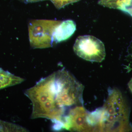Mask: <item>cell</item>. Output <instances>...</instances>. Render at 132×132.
<instances>
[{
  "label": "cell",
  "mask_w": 132,
  "mask_h": 132,
  "mask_svg": "<svg viewBox=\"0 0 132 132\" xmlns=\"http://www.w3.org/2000/svg\"><path fill=\"white\" fill-rule=\"evenodd\" d=\"M130 55L132 59V44L130 46Z\"/></svg>",
  "instance_id": "obj_13"
},
{
  "label": "cell",
  "mask_w": 132,
  "mask_h": 132,
  "mask_svg": "<svg viewBox=\"0 0 132 132\" xmlns=\"http://www.w3.org/2000/svg\"><path fill=\"white\" fill-rule=\"evenodd\" d=\"M43 1H45V0H29L28 3L35 2Z\"/></svg>",
  "instance_id": "obj_12"
},
{
  "label": "cell",
  "mask_w": 132,
  "mask_h": 132,
  "mask_svg": "<svg viewBox=\"0 0 132 132\" xmlns=\"http://www.w3.org/2000/svg\"><path fill=\"white\" fill-rule=\"evenodd\" d=\"M84 88L64 69L42 78L24 93L32 103L31 119L50 120L53 123V130H62L67 109L83 103Z\"/></svg>",
  "instance_id": "obj_1"
},
{
  "label": "cell",
  "mask_w": 132,
  "mask_h": 132,
  "mask_svg": "<svg viewBox=\"0 0 132 132\" xmlns=\"http://www.w3.org/2000/svg\"><path fill=\"white\" fill-rule=\"evenodd\" d=\"M24 81V78L0 68V90L21 84Z\"/></svg>",
  "instance_id": "obj_8"
},
{
  "label": "cell",
  "mask_w": 132,
  "mask_h": 132,
  "mask_svg": "<svg viewBox=\"0 0 132 132\" xmlns=\"http://www.w3.org/2000/svg\"><path fill=\"white\" fill-rule=\"evenodd\" d=\"M21 126L0 120V132H27Z\"/></svg>",
  "instance_id": "obj_9"
},
{
  "label": "cell",
  "mask_w": 132,
  "mask_h": 132,
  "mask_svg": "<svg viewBox=\"0 0 132 132\" xmlns=\"http://www.w3.org/2000/svg\"><path fill=\"white\" fill-rule=\"evenodd\" d=\"M19 1H20L28 3L29 0H19Z\"/></svg>",
  "instance_id": "obj_14"
},
{
  "label": "cell",
  "mask_w": 132,
  "mask_h": 132,
  "mask_svg": "<svg viewBox=\"0 0 132 132\" xmlns=\"http://www.w3.org/2000/svg\"><path fill=\"white\" fill-rule=\"evenodd\" d=\"M98 3L105 7L119 10L130 15L132 11V0H99Z\"/></svg>",
  "instance_id": "obj_7"
},
{
  "label": "cell",
  "mask_w": 132,
  "mask_h": 132,
  "mask_svg": "<svg viewBox=\"0 0 132 132\" xmlns=\"http://www.w3.org/2000/svg\"><path fill=\"white\" fill-rule=\"evenodd\" d=\"M89 114L82 106L71 109L63 119L64 129L73 131H94Z\"/></svg>",
  "instance_id": "obj_5"
},
{
  "label": "cell",
  "mask_w": 132,
  "mask_h": 132,
  "mask_svg": "<svg viewBox=\"0 0 132 132\" xmlns=\"http://www.w3.org/2000/svg\"><path fill=\"white\" fill-rule=\"evenodd\" d=\"M97 131H132L130 123V109L120 91H109L103 107L98 109Z\"/></svg>",
  "instance_id": "obj_2"
},
{
  "label": "cell",
  "mask_w": 132,
  "mask_h": 132,
  "mask_svg": "<svg viewBox=\"0 0 132 132\" xmlns=\"http://www.w3.org/2000/svg\"><path fill=\"white\" fill-rule=\"evenodd\" d=\"M76 29V24L72 20L61 21L55 28L53 40L54 42H61L67 39L72 35Z\"/></svg>",
  "instance_id": "obj_6"
},
{
  "label": "cell",
  "mask_w": 132,
  "mask_h": 132,
  "mask_svg": "<svg viewBox=\"0 0 132 132\" xmlns=\"http://www.w3.org/2000/svg\"><path fill=\"white\" fill-rule=\"evenodd\" d=\"M73 50L79 57L88 61L101 62L105 57L104 43L92 36H79L74 45Z\"/></svg>",
  "instance_id": "obj_4"
},
{
  "label": "cell",
  "mask_w": 132,
  "mask_h": 132,
  "mask_svg": "<svg viewBox=\"0 0 132 132\" xmlns=\"http://www.w3.org/2000/svg\"><path fill=\"white\" fill-rule=\"evenodd\" d=\"M128 86L130 92H131V93L132 94V78L130 80L129 82H128Z\"/></svg>",
  "instance_id": "obj_11"
},
{
  "label": "cell",
  "mask_w": 132,
  "mask_h": 132,
  "mask_svg": "<svg viewBox=\"0 0 132 132\" xmlns=\"http://www.w3.org/2000/svg\"><path fill=\"white\" fill-rule=\"evenodd\" d=\"M61 21L36 20L31 22L29 27L31 46L34 48L52 47L54 42L55 28Z\"/></svg>",
  "instance_id": "obj_3"
},
{
  "label": "cell",
  "mask_w": 132,
  "mask_h": 132,
  "mask_svg": "<svg viewBox=\"0 0 132 132\" xmlns=\"http://www.w3.org/2000/svg\"><path fill=\"white\" fill-rule=\"evenodd\" d=\"M57 9H60L66 5L77 2L80 0H50Z\"/></svg>",
  "instance_id": "obj_10"
}]
</instances>
